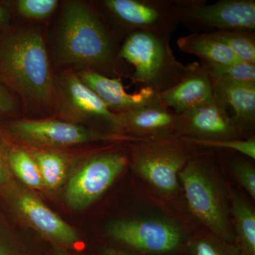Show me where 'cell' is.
Masks as SVG:
<instances>
[{
  "instance_id": "cell-1",
  "label": "cell",
  "mask_w": 255,
  "mask_h": 255,
  "mask_svg": "<svg viewBox=\"0 0 255 255\" xmlns=\"http://www.w3.org/2000/svg\"><path fill=\"white\" fill-rule=\"evenodd\" d=\"M56 55L64 65L92 70L105 76L115 73L119 42L126 35L113 29L102 13L86 2L68 1L60 14Z\"/></svg>"
},
{
  "instance_id": "cell-2",
  "label": "cell",
  "mask_w": 255,
  "mask_h": 255,
  "mask_svg": "<svg viewBox=\"0 0 255 255\" xmlns=\"http://www.w3.org/2000/svg\"><path fill=\"white\" fill-rule=\"evenodd\" d=\"M0 80L26 103L53 105L54 76L40 30L19 28L0 42Z\"/></svg>"
},
{
  "instance_id": "cell-3",
  "label": "cell",
  "mask_w": 255,
  "mask_h": 255,
  "mask_svg": "<svg viewBox=\"0 0 255 255\" xmlns=\"http://www.w3.org/2000/svg\"><path fill=\"white\" fill-rule=\"evenodd\" d=\"M168 37L148 31L128 33L119 49V58L134 67L132 81L162 93L180 81L189 65L174 56Z\"/></svg>"
},
{
  "instance_id": "cell-4",
  "label": "cell",
  "mask_w": 255,
  "mask_h": 255,
  "mask_svg": "<svg viewBox=\"0 0 255 255\" xmlns=\"http://www.w3.org/2000/svg\"><path fill=\"white\" fill-rule=\"evenodd\" d=\"M207 156L194 153L179 174L193 214L216 237L234 244L227 197Z\"/></svg>"
},
{
  "instance_id": "cell-5",
  "label": "cell",
  "mask_w": 255,
  "mask_h": 255,
  "mask_svg": "<svg viewBox=\"0 0 255 255\" xmlns=\"http://www.w3.org/2000/svg\"><path fill=\"white\" fill-rule=\"evenodd\" d=\"M196 147L178 135L139 140L132 147V168L161 194L170 195L177 190L179 172Z\"/></svg>"
},
{
  "instance_id": "cell-6",
  "label": "cell",
  "mask_w": 255,
  "mask_h": 255,
  "mask_svg": "<svg viewBox=\"0 0 255 255\" xmlns=\"http://www.w3.org/2000/svg\"><path fill=\"white\" fill-rule=\"evenodd\" d=\"M9 135L32 148H56L100 141H139L124 134L97 130L58 119H21L6 126Z\"/></svg>"
},
{
  "instance_id": "cell-7",
  "label": "cell",
  "mask_w": 255,
  "mask_h": 255,
  "mask_svg": "<svg viewBox=\"0 0 255 255\" xmlns=\"http://www.w3.org/2000/svg\"><path fill=\"white\" fill-rule=\"evenodd\" d=\"M128 157L111 150L90 156L69 178L65 187V204L74 211H85L112 187L127 167Z\"/></svg>"
},
{
  "instance_id": "cell-8",
  "label": "cell",
  "mask_w": 255,
  "mask_h": 255,
  "mask_svg": "<svg viewBox=\"0 0 255 255\" xmlns=\"http://www.w3.org/2000/svg\"><path fill=\"white\" fill-rule=\"evenodd\" d=\"M99 5L126 36L148 31L170 38L180 23L176 0H104Z\"/></svg>"
},
{
  "instance_id": "cell-9",
  "label": "cell",
  "mask_w": 255,
  "mask_h": 255,
  "mask_svg": "<svg viewBox=\"0 0 255 255\" xmlns=\"http://www.w3.org/2000/svg\"><path fill=\"white\" fill-rule=\"evenodd\" d=\"M53 105L67 122H96L103 124L111 132L123 134L119 128L118 114L110 111L73 70L54 77Z\"/></svg>"
},
{
  "instance_id": "cell-10",
  "label": "cell",
  "mask_w": 255,
  "mask_h": 255,
  "mask_svg": "<svg viewBox=\"0 0 255 255\" xmlns=\"http://www.w3.org/2000/svg\"><path fill=\"white\" fill-rule=\"evenodd\" d=\"M106 230L111 238L137 254L172 255L182 251L184 246L179 228L162 220H114Z\"/></svg>"
},
{
  "instance_id": "cell-11",
  "label": "cell",
  "mask_w": 255,
  "mask_h": 255,
  "mask_svg": "<svg viewBox=\"0 0 255 255\" xmlns=\"http://www.w3.org/2000/svg\"><path fill=\"white\" fill-rule=\"evenodd\" d=\"M0 194L21 219L48 241L67 248L81 244L80 235L70 224L14 180Z\"/></svg>"
},
{
  "instance_id": "cell-12",
  "label": "cell",
  "mask_w": 255,
  "mask_h": 255,
  "mask_svg": "<svg viewBox=\"0 0 255 255\" xmlns=\"http://www.w3.org/2000/svg\"><path fill=\"white\" fill-rule=\"evenodd\" d=\"M179 22L203 28L224 30H255V0H220L206 4L204 0H176Z\"/></svg>"
},
{
  "instance_id": "cell-13",
  "label": "cell",
  "mask_w": 255,
  "mask_h": 255,
  "mask_svg": "<svg viewBox=\"0 0 255 255\" xmlns=\"http://www.w3.org/2000/svg\"><path fill=\"white\" fill-rule=\"evenodd\" d=\"M177 135L197 140L241 139L228 107L219 97L208 105L178 114Z\"/></svg>"
},
{
  "instance_id": "cell-14",
  "label": "cell",
  "mask_w": 255,
  "mask_h": 255,
  "mask_svg": "<svg viewBox=\"0 0 255 255\" xmlns=\"http://www.w3.org/2000/svg\"><path fill=\"white\" fill-rule=\"evenodd\" d=\"M160 99L177 114L211 103L214 100V84L205 65L198 62L189 64L182 80L160 93Z\"/></svg>"
},
{
  "instance_id": "cell-15",
  "label": "cell",
  "mask_w": 255,
  "mask_h": 255,
  "mask_svg": "<svg viewBox=\"0 0 255 255\" xmlns=\"http://www.w3.org/2000/svg\"><path fill=\"white\" fill-rule=\"evenodd\" d=\"M178 114L159 100L118 114L121 132L138 140L177 135Z\"/></svg>"
},
{
  "instance_id": "cell-16",
  "label": "cell",
  "mask_w": 255,
  "mask_h": 255,
  "mask_svg": "<svg viewBox=\"0 0 255 255\" xmlns=\"http://www.w3.org/2000/svg\"><path fill=\"white\" fill-rule=\"evenodd\" d=\"M77 73L82 82L114 113H124L161 100L160 93L150 87H142L138 92L129 94L119 79L111 78L92 70H81Z\"/></svg>"
},
{
  "instance_id": "cell-17",
  "label": "cell",
  "mask_w": 255,
  "mask_h": 255,
  "mask_svg": "<svg viewBox=\"0 0 255 255\" xmlns=\"http://www.w3.org/2000/svg\"><path fill=\"white\" fill-rule=\"evenodd\" d=\"M214 84L215 95L232 110L231 116L240 137L253 131L255 124V85Z\"/></svg>"
},
{
  "instance_id": "cell-18",
  "label": "cell",
  "mask_w": 255,
  "mask_h": 255,
  "mask_svg": "<svg viewBox=\"0 0 255 255\" xmlns=\"http://www.w3.org/2000/svg\"><path fill=\"white\" fill-rule=\"evenodd\" d=\"M178 48L196 55L208 65H228L240 61L227 46L209 33H194L179 38Z\"/></svg>"
},
{
  "instance_id": "cell-19",
  "label": "cell",
  "mask_w": 255,
  "mask_h": 255,
  "mask_svg": "<svg viewBox=\"0 0 255 255\" xmlns=\"http://www.w3.org/2000/svg\"><path fill=\"white\" fill-rule=\"evenodd\" d=\"M234 245L241 255H255V213L241 196L233 193L231 206Z\"/></svg>"
},
{
  "instance_id": "cell-20",
  "label": "cell",
  "mask_w": 255,
  "mask_h": 255,
  "mask_svg": "<svg viewBox=\"0 0 255 255\" xmlns=\"http://www.w3.org/2000/svg\"><path fill=\"white\" fill-rule=\"evenodd\" d=\"M30 152L38 164L43 188L53 191L61 187L68 176V157L48 149L32 148Z\"/></svg>"
},
{
  "instance_id": "cell-21",
  "label": "cell",
  "mask_w": 255,
  "mask_h": 255,
  "mask_svg": "<svg viewBox=\"0 0 255 255\" xmlns=\"http://www.w3.org/2000/svg\"><path fill=\"white\" fill-rule=\"evenodd\" d=\"M6 162L12 175L28 189H43L41 174L36 160L30 150L22 147L4 148Z\"/></svg>"
},
{
  "instance_id": "cell-22",
  "label": "cell",
  "mask_w": 255,
  "mask_h": 255,
  "mask_svg": "<svg viewBox=\"0 0 255 255\" xmlns=\"http://www.w3.org/2000/svg\"><path fill=\"white\" fill-rule=\"evenodd\" d=\"M210 33L227 46L240 61L255 64V31L224 30Z\"/></svg>"
},
{
  "instance_id": "cell-23",
  "label": "cell",
  "mask_w": 255,
  "mask_h": 255,
  "mask_svg": "<svg viewBox=\"0 0 255 255\" xmlns=\"http://www.w3.org/2000/svg\"><path fill=\"white\" fill-rule=\"evenodd\" d=\"M204 65L215 83L255 85V64L238 61L228 65Z\"/></svg>"
},
{
  "instance_id": "cell-24",
  "label": "cell",
  "mask_w": 255,
  "mask_h": 255,
  "mask_svg": "<svg viewBox=\"0 0 255 255\" xmlns=\"http://www.w3.org/2000/svg\"><path fill=\"white\" fill-rule=\"evenodd\" d=\"M186 251L189 255H241L234 244L223 241L212 233L193 238L188 242Z\"/></svg>"
},
{
  "instance_id": "cell-25",
  "label": "cell",
  "mask_w": 255,
  "mask_h": 255,
  "mask_svg": "<svg viewBox=\"0 0 255 255\" xmlns=\"http://www.w3.org/2000/svg\"><path fill=\"white\" fill-rule=\"evenodd\" d=\"M183 137V136H182ZM189 142L196 146L209 147V148L227 149L239 152L242 155L250 158L255 159V137L243 139H229V140H207L186 137Z\"/></svg>"
},
{
  "instance_id": "cell-26",
  "label": "cell",
  "mask_w": 255,
  "mask_h": 255,
  "mask_svg": "<svg viewBox=\"0 0 255 255\" xmlns=\"http://www.w3.org/2000/svg\"><path fill=\"white\" fill-rule=\"evenodd\" d=\"M58 4L57 0H18L16 9L23 17L43 19L54 12Z\"/></svg>"
},
{
  "instance_id": "cell-27",
  "label": "cell",
  "mask_w": 255,
  "mask_h": 255,
  "mask_svg": "<svg viewBox=\"0 0 255 255\" xmlns=\"http://www.w3.org/2000/svg\"><path fill=\"white\" fill-rule=\"evenodd\" d=\"M0 255H32L15 237L0 210Z\"/></svg>"
},
{
  "instance_id": "cell-28",
  "label": "cell",
  "mask_w": 255,
  "mask_h": 255,
  "mask_svg": "<svg viewBox=\"0 0 255 255\" xmlns=\"http://www.w3.org/2000/svg\"><path fill=\"white\" fill-rule=\"evenodd\" d=\"M233 173L236 179L247 192L255 199V169L246 159H238L232 164Z\"/></svg>"
},
{
  "instance_id": "cell-29",
  "label": "cell",
  "mask_w": 255,
  "mask_h": 255,
  "mask_svg": "<svg viewBox=\"0 0 255 255\" xmlns=\"http://www.w3.org/2000/svg\"><path fill=\"white\" fill-rule=\"evenodd\" d=\"M13 181L12 174L6 162L4 148L0 147V191L7 187Z\"/></svg>"
},
{
  "instance_id": "cell-30",
  "label": "cell",
  "mask_w": 255,
  "mask_h": 255,
  "mask_svg": "<svg viewBox=\"0 0 255 255\" xmlns=\"http://www.w3.org/2000/svg\"><path fill=\"white\" fill-rule=\"evenodd\" d=\"M16 108V101L3 85L0 84V114L14 112Z\"/></svg>"
},
{
  "instance_id": "cell-31",
  "label": "cell",
  "mask_w": 255,
  "mask_h": 255,
  "mask_svg": "<svg viewBox=\"0 0 255 255\" xmlns=\"http://www.w3.org/2000/svg\"><path fill=\"white\" fill-rule=\"evenodd\" d=\"M102 255H143L137 254L132 252L127 251L125 249H119V248H113V247H105L102 248Z\"/></svg>"
},
{
  "instance_id": "cell-32",
  "label": "cell",
  "mask_w": 255,
  "mask_h": 255,
  "mask_svg": "<svg viewBox=\"0 0 255 255\" xmlns=\"http://www.w3.org/2000/svg\"><path fill=\"white\" fill-rule=\"evenodd\" d=\"M10 21V15L8 10L0 5V28L4 27Z\"/></svg>"
},
{
  "instance_id": "cell-33",
  "label": "cell",
  "mask_w": 255,
  "mask_h": 255,
  "mask_svg": "<svg viewBox=\"0 0 255 255\" xmlns=\"http://www.w3.org/2000/svg\"></svg>"
}]
</instances>
